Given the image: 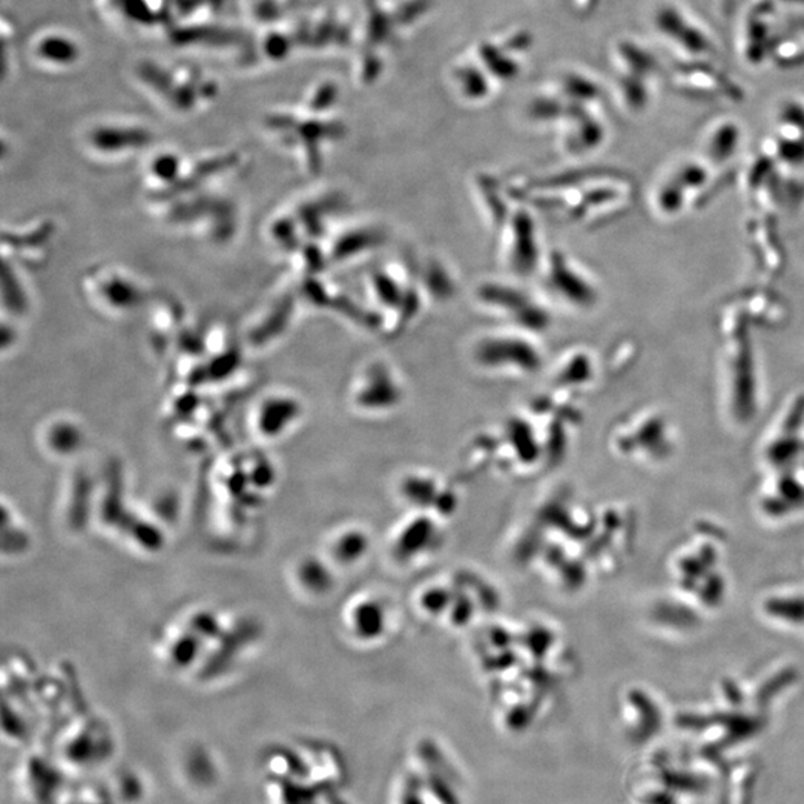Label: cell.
<instances>
[{
	"label": "cell",
	"instance_id": "5",
	"mask_svg": "<svg viewBox=\"0 0 804 804\" xmlns=\"http://www.w3.org/2000/svg\"><path fill=\"white\" fill-rule=\"evenodd\" d=\"M499 233V254L507 271L520 279L537 276L547 252L532 213L526 207L512 208Z\"/></svg>",
	"mask_w": 804,
	"mask_h": 804
},
{
	"label": "cell",
	"instance_id": "4",
	"mask_svg": "<svg viewBox=\"0 0 804 804\" xmlns=\"http://www.w3.org/2000/svg\"><path fill=\"white\" fill-rule=\"evenodd\" d=\"M82 289L94 308L111 317L133 315L147 298L142 282L115 265H99L85 273Z\"/></svg>",
	"mask_w": 804,
	"mask_h": 804
},
{
	"label": "cell",
	"instance_id": "2",
	"mask_svg": "<svg viewBox=\"0 0 804 804\" xmlns=\"http://www.w3.org/2000/svg\"><path fill=\"white\" fill-rule=\"evenodd\" d=\"M474 302L508 327L542 334L551 324L550 311L542 299L510 282H481L474 289Z\"/></svg>",
	"mask_w": 804,
	"mask_h": 804
},
{
	"label": "cell",
	"instance_id": "14",
	"mask_svg": "<svg viewBox=\"0 0 804 804\" xmlns=\"http://www.w3.org/2000/svg\"><path fill=\"white\" fill-rule=\"evenodd\" d=\"M332 547L336 562L346 564V567H354L368 553L372 540H369L368 533L364 529L347 528L337 535Z\"/></svg>",
	"mask_w": 804,
	"mask_h": 804
},
{
	"label": "cell",
	"instance_id": "1",
	"mask_svg": "<svg viewBox=\"0 0 804 804\" xmlns=\"http://www.w3.org/2000/svg\"><path fill=\"white\" fill-rule=\"evenodd\" d=\"M468 356L478 372L512 379L532 377L546 364L540 334L508 325L488 329L474 338Z\"/></svg>",
	"mask_w": 804,
	"mask_h": 804
},
{
	"label": "cell",
	"instance_id": "12",
	"mask_svg": "<svg viewBox=\"0 0 804 804\" xmlns=\"http://www.w3.org/2000/svg\"><path fill=\"white\" fill-rule=\"evenodd\" d=\"M385 241L384 230L377 225H349L334 238L327 254L334 264H346L345 261L368 254L377 246L384 245Z\"/></svg>",
	"mask_w": 804,
	"mask_h": 804
},
{
	"label": "cell",
	"instance_id": "9",
	"mask_svg": "<svg viewBox=\"0 0 804 804\" xmlns=\"http://www.w3.org/2000/svg\"><path fill=\"white\" fill-rule=\"evenodd\" d=\"M415 515L416 520L404 519V523L394 530L389 540L390 554L397 562L406 564V567L431 558L436 551L440 550L442 540L441 526L434 525V520L438 517H429L426 525H417L419 516L417 512Z\"/></svg>",
	"mask_w": 804,
	"mask_h": 804
},
{
	"label": "cell",
	"instance_id": "6",
	"mask_svg": "<svg viewBox=\"0 0 804 804\" xmlns=\"http://www.w3.org/2000/svg\"><path fill=\"white\" fill-rule=\"evenodd\" d=\"M537 276L547 299L559 306L582 308L593 302L592 289L580 268L560 250L547 251Z\"/></svg>",
	"mask_w": 804,
	"mask_h": 804
},
{
	"label": "cell",
	"instance_id": "3",
	"mask_svg": "<svg viewBox=\"0 0 804 804\" xmlns=\"http://www.w3.org/2000/svg\"><path fill=\"white\" fill-rule=\"evenodd\" d=\"M406 385L389 360L369 359L356 369L349 388V403L360 416L390 415L403 406Z\"/></svg>",
	"mask_w": 804,
	"mask_h": 804
},
{
	"label": "cell",
	"instance_id": "7",
	"mask_svg": "<svg viewBox=\"0 0 804 804\" xmlns=\"http://www.w3.org/2000/svg\"><path fill=\"white\" fill-rule=\"evenodd\" d=\"M653 26L659 38L681 54L699 60L714 52V42L706 30L676 3L663 2L655 7Z\"/></svg>",
	"mask_w": 804,
	"mask_h": 804
},
{
	"label": "cell",
	"instance_id": "13",
	"mask_svg": "<svg viewBox=\"0 0 804 804\" xmlns=\"http://www.w3.org/2000/svg\"><path fill=\"white\" fill-rule=\"evenodd\" d=\"M34 58L51 67H72L80 59L78 43L63 33H47L34 42Z\"/></svg>",
	"mask_w": 804,
	"mask_h": 804
},
{
	"label": "cell",
	"instance_id": "10",
	"mask_svg": "<svg viewBox=\"0 0 804 804\" xmlns=\"http://www.w3.org/2000/svg\"><path fill=\"white\" fill-rule=\"evenodd\" d=\"M346 628L355 641L369 645L384 641L394 625V611L384 598L377 594H360L345 614Z\"/></svg>",
	"mask_w": 804,
	"mask_h": 804
},
{
	"label": "cell",
	"instance_id": "8",
	"mask_svg": "<svg viewBox=\"0 0 804 804\" xmlns=\"http://www.w3.org/2000/svg\"><path fill=\"white\" fill-rule=\"evenodd\" d=\"M151 130L132 123H100L84 138L85 150L94 159L116 161L129 159L150 145Z\"/></svg>",
	"mask_w": 804,
	"mask_h": 804
},
{
	"label": "cell",
	"instance_id": "11",
	"mask_svg": "<svg viewBox=\"0 0 804 804\" xmlns=\"http://www.w3.org/2000/svg\"><path fill=\"white\" fill-rule=\"evenodd\" d=\"M303 416V404L293 394L275 393L261 399L255 410L256 432L265 438L285 436Z\"/></svg>",
	"mask_w": 804,
	"mask_h": 804
}]
</instances>
